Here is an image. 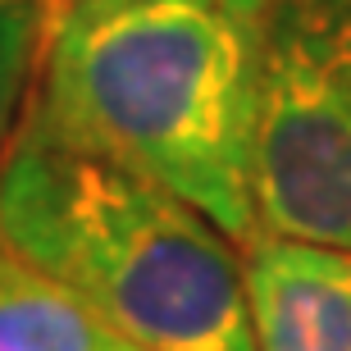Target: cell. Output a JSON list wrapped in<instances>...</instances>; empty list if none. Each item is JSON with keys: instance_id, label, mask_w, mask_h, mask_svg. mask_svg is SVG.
Wrapping results in <instances>:
<instances>
[{"instance_id": "obj_9", "label": "cell", "mask_w": 351, "mask_h": 351, "mask_svg": "<svg viewBox=\"0 0 351 351\" xmlns=\"http://www.w3.org/2000/svg\"><path fill=\"white\" fill-rule=\"evenodd\" d=\"M51 5H55V0H51Z\"/></svg>"}, {"instance_id": "obj_2", "label": "cell", "mask_w": 351, "mask_h": 351, "mask_svg": "<svg viewBox=\"0 0 351 351\" xmlns=\"http://www.w3.org/2000/svg\"><path fill=\"white\" fill-rule=\"evenodd\" d=\"M0 247L160 351H256L242 242L178 192L55 137L32 110L0 160Z\"/></svg>"}, {"instance_id": "obj_6", "label": "cell", "mask_w": 351, "mask_h": 351, "mask_svg": "<svg viewBox=\"0 0 351 351\" xmlns=\"http://www.w3.org/2000/svg\"><path fill=\"white\" fill-rule=\"evenodd\" d=\"M46 27H51V0H0V160L32 101Z\"/></svg>"}, {"instance_id": "obj_4", "label": "cell", "mask_w": 351, "mask_h": 351, "mask_svg": "<svg viewBox=\"0 0 351 351\" xmlns=\"http://www.w3.org/2000/svg\"><path fill=\"white\" fill-rule=\"evenodd\" d=\"M242 278L256 351H351V247L251 233Z\"/></svg>"}, {"instance_id": "obj_7", "label": "cell", "mask_w": 351, "mask_h": 351, "mask_svg": "<svg viewBox=\"0 0 351 351\" xmlns=\"http://www.w3.org/2000/svg\"><path fill=\"white\" fill-rule=\"evenodd\" d=\"M101 351H160V347H146V342H132V338H119V333H110Z\"/></svg>"}, {"instance_id": "obj_8", "label": "cell", "mask_w": 351, "mask_h": 351, "mask_svg": "<svg viewBox=\"0 0 351 351\" xmlns=\"http://www.w3.org/2000/svg\"><path fill=\"white\" fill-rule=\"evenodd\" d=\"M14 269V256H10V251H5V247H0V278H5V274H10Z\"/></svg>"}, {"instance_id": "obj_1", "label": "cell", "mask_w": 351, "mask_h": 351, "mask_svg": "<svg viewBox=\"0 0 351 351\" xmlns=\"http://www.w3.org/2000/svg\"><path fill=\"white\" fill-rule=\"evenodd\" d=\"M265 27L269 0H55L27 110L247 242Z\"/></svg>"}, {"instance_id": "obj_5", "label": "cell", "mask_w": 351, "mask_h": 351, "mask_svg": "<svg viewBox=\"0 0 351 351\" xmlns=\"http://www.w3.org/2000/svg\"><path fill=\"white\" fill-rule=\"evenodd\" d=\"M110 328L60 283L14 261L0 278V351H101Z\"/></svg>"}, {"instance_id": "obj_3", "label": "cell", "mask_w": 351, "mask_h": 351, "mask_svg": "<svg viewBox=\"0 0 351 351\" xmlns=\"http://www.w3.org/2000/svg\"><path fill=\"white\" fill-rule=\"evenodd\" d=\"M256 233L351 247V0H269Z\"/></svg>"}]
</instances>
